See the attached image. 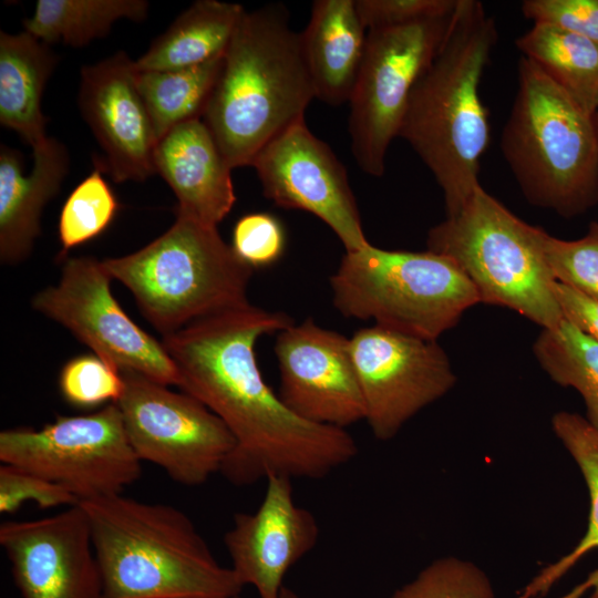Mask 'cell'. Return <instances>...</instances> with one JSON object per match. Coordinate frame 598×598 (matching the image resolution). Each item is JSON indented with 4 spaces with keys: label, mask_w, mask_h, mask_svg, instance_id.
I'll return each mask as SVG.
<instances>
[{
    "label": "cell",
    "mask_w": 598,
    "mask_h": 598,
    "mask_svg": "<svg viewBox=\"0 0 598 598\" xmlns=\"http://www.w3.org/2000/svg\"><path fill=\"white\" fill-rule=\"evenodd\" d=\"M0 461L71 492L79 503L122 494L141 476L116 403L83 415H59L40 430L0 433Z\"/></svg>",
    "instance_id": "cell-9"
},
{
    "label": "cell",
    "mask_w": 598,
    "mask_h": 598,
    "mask_svg": "<svg viewBox=\"0 0 598 598\" xmlns=\"http://www.w3.org/2000/svg\"><path fill=\"white\" fill-rule=\"evenodd\" d=\"M291 323L287 313L247 303L163 336L178 388L215 413L236 441L220 472L234 485L272 474L318 480L358 454L346 429L301 419L266 383L256 343Z\"/></svg>",
    "instance_id": "cell-1"
},
{
    "label": "cell",
    "mask_w": 598,
    "mask_h": 598,
    "mask_svg": "<svg viewBox=\"0 0 598 598\" xmlns=\"http://www.w3.org/2000/svg\"><path fill=\"white\" fill-rule=\"evenodd\" d=\"M454 11L367 32L363 60L348 102L351 150L365 174H384L386 153L399 137L411 92L440 50Z\"/></svg>",
    "instance_id": "cell-10"
},
{
    "label": "cell",
    "mask_w": 598,
    "mask_h": 598,
    "mask_svg": "<svg viewBox=\"0 0 598 598\" xmlns=\"http://www.w3.org/2000/svg\"><path fill=\"white\" fill-rule=\"evenodd\" d=\"M112 277L94 257L66 258L61 278L32 298V308L68 329L93 353L120 370H132L165 385L179 384L177 368L157 341L122 309Z\"/></svg>",
    "instance_id": "cell-12"
},
{
    "label": "cell",
    "mask_w": 598,
    "mask_h": 598,
    "mask_svg": "<svg viewBox=\"0 0 598 598\" xmlns=\"http://www.w3.org/2000/svg\"><path fill=\"white\" fill-rule=\"evenodd\" d=\"M313 514L296 504L292 478L269 475L265 496L252 513H237L224 543L231 569L259 598H279L288 570L318 543Z\"/></svg>",
    "instance_id": "cell-18"
},
{
    "label": "cell",
    "mask_w": 598,
    "mask_h": 598,
    "mask_svg": "<svg viewBox=\"0 0 598 598\" xmlns=\"http://www.w3.org/2000/svg\"><path fill=\"white\" fill-rule=\"evenodd\" d=\"M279 598H301L298 594H296L290 588L283 587Z\"/></svg>",
    "instance_id": "cell-38"
},
{
    "label": "cell",
    "mask_w": 598,
    "mask_h": 598,
    "mask_svg": "<svg viewBox=\"0 0 598 598\" xmlns=\"http://www.w3.org/2000/svg\"><path fill=\"white\" fill-rule=\"evenodd\" d=\"M148 8L145 0H38L23 28L48 44L81 48L105 37L121 19L144 21Z\"/></svg>",
    "instance_id": "cell-26"
},
{
    "label": "cell",
    "mask_w": 598,
    "mask_h": 598,
    "mask_svg": "<svg viewBox=\"0 0 598 598\" xmlns=\"http://www.w3.org/2000/svg\"><path fill=\"white\" fill-rule=\"evenodd\" d=\"M244 12L238 3L195 1L134 61L136 71L178 70L224 56Z\"/></svg>",
    "instance_id": "cell-23"
},
{
    "label": "cell",
    "mask_w": 598,
    "mask_h": 598,
    "mask_svg": "<svg viewBox=\"0 0 598 598\" xmlns=\"http://www.w3.org/2000/svg\"><path fill=\"white\" fill-rule=\"evenodd\" d=\"M59 389L69 404L91 409L116 403L125 383L117 367L92 353L72 358L62 367Z\"/></svg>",
    "instance_id": "cell-31"
},
{
    "label": "cell",
    "mask_w": 598,
    "mask_h": 598,
    "mask_svg": "<svg viewBox=\"0 0 598 598\" xmlns=\"http://www.w3.org/2000/svg\"><path fill=\"white\" fill-rule=\"evenodd\" d=\"M154 167L177 198V217L217 227L236 202L233 168L202 118L175 126L158 141Z\"/></svg>",
    "instance_id": "cell-19"
},
{
    "label": "cell",
    "mask_w": 598,
    "mask_h": 598,
    "mask_svg": "<svg viewBox=\"0 0 598 598\" xmlns=\"http://www.w3.org/2000/svg\"><path fill=\"white\" fill-rule=\"evenodd\" d=\"M315 91L301 34L281 3L244 12L202 120L231 168L305 121Z\"/></svg>",
    "instance_id": "cell-3"
},
{
    "label": "cell",
    "mask_w": 598,
    "mask_h": 598,
    "mask_svg": "<svg viewBox=\"0 0 598 598\" xmlns=\"http://www.w3.org/2000/svg\"><path fill=\"white\" fill-rule=\"evenodd\" d=\"M501 150L529 204L564 218L598 204L595 116L523 55Z\"/></svg>",
    "instance_id": "cell-5"
},
{
    "label": "cell",
    "mask_w": 598,
    "mask_h": 598,
    "mask_svg": "<svg viewBox=\"0 0 598 598\" xmlns=\"http://www.w3.org/2000/svg\"><path fill=\"white\" fill-rule=\"evenodd\" d=\"M285 246L283 227L271 214H247L234 226L230 247L236 256L252 269L278 261Z\"/></svg>",
    "instance_id": "cell-33"
},
{
    "label": "cell",
    "mask_w": 598,
    "mask_h": 598,
    "mask_svg": "<svg viewBox=\"0 0 598 598\" xmlns=\"http://www.w3.org/2000/svg\"><path fill=\"white\" fill-rule=\"evenodd\" d=\"M251 166L266 198L279 207L315 215L336 234L346 251L369 244L346 167L306 121L267 144Z\"/></svg>",
    "instance_id": "cell-14"
},
{
    "label": "cell",
    "mask_w": 598,
    "mask_h": 598,
    "mask_svg": "<svg viewBox=\"0 0 598 598\" xmlns=\"http://www.w3.org/2000/svg\"><path fill=\"white\" fill-rule=\"evenodd\" d=\"M544 233L480 186L455 214L430 229L426 246L460 267L481 302L508 308L542 329H554L564 316L544 256Z\"/></svg>",
    "instance_id": "cell-7"
},
{
    "label": "cell",
    "mask_w": 598,
    "mask_h": 598,
    "mask_svg": "<svg viewBox=\"0 0 598 598\" xmlns=\"http://www.w3.org/2000/svg\"><path fill=\"white\" fill-rule=\"evenodd\" d=\"M70 157L54 137L33 150V166L25 174L21 154L0 148V261L17 265L25 260L41 233L45 205L59 193L68 175Z\"/></svg>",
    "instance_id": "cell-20"
},
{
    "label": "cell",
    "mask_w": 598,
    "mask_h": 598,
    "mask_svg": "<svg viewBox=\"0 0 598 598\" xmlns=\"http://www.w3.org/2000/svg\"><path fill=\"white\" fill-rule=\"evenodd\" d=\"M456 4L457 0H355L367 31L440 17L452 12Z\"/></svg>",
    "instance_id": "cell-36"
},
{
    "label": "cell",
    "mask_w": 598,
    "mask_h": 598,
    "mask_svg": "<svg viewBox=\"0 0 598 598\" xmlns=\"http://www.w3.org/2000/svg\"><path fill=\"white\" fill-rule=\"evenodd\" d=\"M40 508L75 506L79 499L63 486L25 470L2 464L0 466V512L16 513L25 502Z\"/></svg>",
    "instance_id": "cell-34"
},
{
    "label": "cell",
    "mask_w": 598,
    "mask_h": 598,
    "mask_svg": "<svg viewBox=\"0 0 598 598\" xmlns=\"http://www.w3.org/2000/svg\"><path fill=\"white\" fill-rule=\"evenodd\" d=\"M595 121H596L597 132H598V113L595 115Z\"/></svg>",
    "instance_id": "cell-39"
},
{
    "label": "cell",
    "mask_w": 598,
    "mask_h": 598,
    "mask_svg": "<svg viewBox=\"0 0 598 598\" xmlns=\"http://www.w3.org/2000/svg\"><path fill=\"white\" fill-rule=\"evenodd\" d=\"M125 389L116 405L137 457L175 482L204 484L221 472L236 447L225 423L196 398L174 392L132 370H120Z\"/></svg>",
    "instance_id": "cell-11"
},
{
    "label": "cell",
    "mask_w": 598,
    "mask_h": 598,
    "mask_svg": "<svg viewBox=\"0 0 598 598\" xmlns=\"http://www.w3.org/2000/svg\"><path fill=\"white\" fill-rule=\"evenodd\" d=\"M78 103L115 183L143 182L153 174L158 138L138 91L134 61L118 51L81 69Z\"/></svg>",
    "instance_id": "cell-17"
},
{
    "label": "cell",
    "mask_w": 598,
    "mask_h": 598,
    "mask_svg": "<svg viewBox=\"0 0 598 598\" xmlns=\"http://www.w3.org/2000/svg\"><path fill=\"white\" fill-rule=\"evenodd\" d=\"M543 250L555 281L598 300V223L575 240L543 236Z\"/></svg>",
    "instance_id": "cell-32"
},
{
    "label": "cell",
    "mask_w": 598,
    "mask_h": 598,
    "mask_svg": "<svg viewBox=\"0 0 598 598\" xmlns=\"http://www.w3.org/2000/svg\"><path fill=\"white\" fill-rule=\"evenodd\" d=\"M103 598H231L244 585L190 518L167 504L115 494L80 502Z\"/></svg>",
    "instance_id": "cell-4"
},
{
    "label": "cell",
    "mask_w": 598,
    "mask_h": 598,
    "mask_svg": "<svg viewBox=\"0 0 598 598\" xmlns=\"http://www.w3.org/2000/svg\"><path fill=\"white\" fill-rule=\"evenodd\" d=\"M0 544L23 598H103L85 513L78 504L0 526Z\"/></svg>",
    "instance_id": "cell-16"
},
{
    "label": "cell",
    "mask_w": 598,
    "mask_h": 598,
    "mask_svg": "<svg viewBox=\"0 0 598 598\" xmlns=\"http://www.w3.org/2000/svg\"><path fill=\"white\" fill-rule=\"evenodd\" d=\"M497 39L496 22L482 2L458 0L448 32L414 85L402 120L399 137L433 174L446 216L481 186L489 122L480 85Z\"/></svg>",
    "instance_id": "cell-2"
},
{
    "label": "cell",
    "mask_w": 598,
    "mask_h": 598,
    "mask_svg": "<svg viewBox=\"0 0 598 598\" xmlns=\"http://www.w3.org/2000/svg\"><path fill=\"white\" fill-rule=\"evenodd\" d=\"M553 291L564 320L598 342V300L557 281Z\"/></svg>",
    "instance_id": "cell-37"
},
{
    "label": "cell",
    "mask_w": 598,
    "mask_h": 598,
    "mask_svg": "<svg viewBox=\"0 0 598 598\" xmlns=\"http://www.w3.org/2000/svg\"><path fill=\"white\" fill-rule=\"evenodd\" d=\"M103 172L95 162V168L65 199L58 224L60 257L101 235L117 214L120 204Z\"/></svg>",
    "instance_id": "cell-29"
},
{
    "label": "cell",
    "mask_w": 598,
    "mask_h": 598,
    "mask_svg": "<svg viewBox=\"0 0 598 598\" xmlns=\"http://www.w3.org/2000/svg\"><path fill=\"white\" fill-rule=\"evenodd\" d=\"M389 598H495V591L477 565L447 556L425 566Z\"/></svg>",
    "instance_id": "cell-30"
},
{
    "label": "cell",
    "mask_w": 598,
    "mask_h": 598,
    "mask_svg": "<svg viewBox=\"0 0 598 598\" xmlns=\"http://www.w3.org/2000/svg\"><path fill=\"white\" fill-rule=\"evenodd\" d=\"M551 426L586 482L590 499L588 526L579 543L559 560L543 568L519 592V598L544 596L582 556L598 549V431L586 417L567 411L556 413ZM588 590H591L589 598H598V568L563 598H580Z\"/></svg>",
    "instance_id": "cell-24"
},
{
    "label": "cell",
    "mask_w": 598,
    "mask_h": 598,
    "mask_svg": "<svg viewBox=\"0 0 598 598\" xmlns=\"http://www.w3.org/2000/svg\"><path fill=\"white\" fill-rule=\"evenodd\" d=\"M330 285L333 305L344 317L426 340L436 341L481 303L451 258L431 250H385L370 243L346 251Z\"/></svg>",
    "instance_id": "cell-8"
},
{
    "label": "cell",
    "mask_w": 598,
    "mask_h": 598,
    "mask_svg": "<svg viewBox=\"0 0 598 598\" xmlns=\"http://www.w3.org/2000/svg\"><path fill=\"white\" fill-rule=\"evenodd\" d=\"M223 58L178 70L136 71L137 87L158 141L175 126L203 117Z\"/></svg>",
    "instance_id": "cell-27"
},
{
    "label": "cell",
    "mask_w": 598,
    "mask_h": 598,
    "mask_svg": "<svg viewBox=\"0 0 598 598\" xmlns=\"http://www.w3.org/2000/svg\"><path fill=\"white\" fill-rule=\"evenodd\" d=\"M107 274L133 295L144 318L163 336L249 303L254 269L243 262L217 227L177 217L135 252L106 258Z\"/></svg>",
    "instance_id": "cell-6"
},
{
    "label": "cell",
    "mask_w": 598,
    "mask_h": 598,
    "mask_svg": "<svg viewBox=\"0 0 598 598\" xmlns=\"http://www.w3.org/2000/svg\"><path fill=\"white\" fill-rule=\"evenodd\" d=\"M515 44L586 113H598L597 43L550 24L534 23Z\"/></svg>",
    "instance_id": "cell-25"
},
{
    "label": "cell",
    "mask_w": 598,
    "mask_h": 598,
    "mask_svg": "<svg viewBox=\"0 0 598 598\" xmlns=\"http://www.w3.org/2000/svg\"><path fill=\"white\" fill-rule=\"evenodd\" d=\"M274 350L279 396L295 414L339 429L365 421L350 339L309 318L277 332Z\"/></svg>",
    "instance_id": "cell-15"
},
{
    "label": "cell",
    "mask_w": 598,
    "mask_h": 598,
    "mask_svg": "<svg viewBox=\"0 0 598 598\" xmlns=\"http://www.w3.org/2000/svg\"><path fill=\"white\" fill-rule=\"evenodd\" d=\"M523 14L598 44V0H525Z\"/></svg>",
    "instance_id": "cell-35"
},
{
    "label": "cell",
    "mask_w": 598,
    "mask_h": 598,
    "mask_svg": "<svg viewBox=\"0 0 598 598\" xmlns=\"http://www.w3.org/2000/svg\"><path fill=\"white\" fill-rule=\"evenodd\" d=\"M367 29L355 0H317L300 32L315 97L330 105L349 102L363 60Z\"/></svg>",
    "instance_id": "cell-21"
},
{
    "label": "cell",
    "mask_w": 598,
    "mask_h": 598,
    "mask_svg": "<svg viewBox=\"0 0 598 598\" xmlns=\"http://www.w3.org/2000/svg\"><path fill=\"white\" fill-rule=\"evenodd\" d=\"M56 64L50 44L29 32H0V123L17 132L32 150L49 137L41 103Z\"/></svg>",
    "instance_id": "cell-22"
},
{
    "label": "cell",
    "mask_w": 598,
    "mask_h": 598,
    "mask_svg": "<svg viewBox=\"0 0 598 598\" xmlns=\"http://www.w3.org/2000/svg\"><path fill=\"white\" fill-rule=\"evenodd\" d=\"M231 598H239V596H235V597H231Z\"/></svg>",
    "instance_id": "cell-40"
},
{
    "label": "cell",
    "mask_w": 598,
    "mask_h": 598,
    "mask_svg": "<svg viewBox=\"0 0 598 598\" xmlns=\"http://www.w3.org/2000/svg\"><path fill=\"white\" fill-rule=\"evenodd\" d=\"M350 347L365 421L380 441L395 436L456 382L451 361L435 340L374 324L354 332Z\"/></svg>",
    "instance_id": "cell-13"
},
{
    "label": "cell",
    "mask_w": 598,
    "mask_h": 598,
    "mask_svg": "<svg viewBox=\"0 0 598 598\" xmlns=\"http://www.w3.org/2000/svg\"><path fill=\"white\" fill-rule=\"evenodd\" d=\"M533 352L554 382L580 394L586 419L598 431V342L563 320L554 329H542Z\"/></svg>",
    "instance_id": "cell-28"
}]
</instances>
